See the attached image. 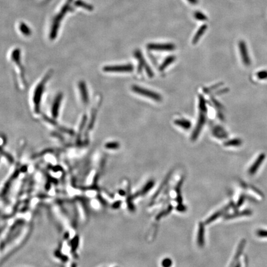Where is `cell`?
I'll use <instances>...</instances> for the list:
<instances>
[{
	"label": "cell",
	"instance_id": "6da1fadb",
	"mask_svg": "<svg viewBox=\"0 0 267 267\" xmlns=\"http://www.w3.org/2000/svg\"><path fill=\"white\" fill-rule=\"evenodd\" d=\"M50 75H51V73L49 72V73L47 74L45 77H44V78L42 80V81L36 87L35 90L34 91L33 101H34V110L37 113H38L40 112L41 98H42V97L43 95L44 87L45 86V84H46Z\"/></svg>",
	"mask_w": 267,
	"mask_h": 267
},
{
	"label": "cell",
	"instance_id": "7a4b0ae2",
	"mask_svg": "<svg viewBox=\"0 0 267 267\" xmlns=\"http://www.w3.org/2000/svg\"><path fill=\"white\" fill-rule=\"evenodd\" d=\"M132 90L139 95L151 98L156 101H161L162 100V97L159 93L137 86H132Z\"/></svg>",
	"mask_w": 267,
	"mask_h": 267
},
{
	"label": "cell",
	"instance_id": "3957f363",
	"mask_svg": "<svg viewBox=\"0 0 267 267\" xmlns=\"http://www.w3.org/2000/svg\"><path fill=\"white\" fill-rule=\"evenodd\" d=\"M103 71L107 72H130L134 68L131 64L119 66H106L103 68Z\"/></svg>",
	"mask_w": 267,
	"mask_h": 267
},
{
	"label": "cell",
	"instance_id": "277c9868",
	"mask_svg": "<svg viewBox=\"0 0 267 267\" xmlns=\"http://www.w3.org/2000/svg\"><path fill=\"white\" fill-rule=\"evenodd\" d=\"M147 47L150 50L162 51H171L176 48V46L173 43H149Z\"/></svg>",
	"mask_w": 267,
	"mask_h": 267
},
{
	"label": "cell",
	"instance_id": "5b68a950",
	"mask_svg": "<svg viewBox=\"0 0 267 267\" xmlns=\"http://www.w3.org/2000/svg\"><path fill=\"white\" fill-rule=\"evenodd\" d=\"M205 112H203V111H200V113L199 115V119H198V122L197 124V126L195 128V130L192 134V141H195L196 140H197V137H199L200 133L202 130V129L203 127V126H204L205 121H206V118H205Z\"/></svg>",
	"mask_w": 267,
	"mask_h": 267
},
{
	"label": "cell",
	"instance_id": "8992f818",
	"mask_svg": "<svg viewBox=\"0 0 267 267\" xmlns=\"http://www.w3.org/2000/svg\"><path fill=\"white\" fill-rule=\"evenodd\" d=\"M134 55H135V57H136V58L137 59V60L139 61L141 66L144 67L145 69V71H146L147 73L148 74V75L150 77H153V73L152 71L151 70V68L149 67V66L147 65L144 58L142 56V53L141 52V51L140 50H136L134 52Z\"/></svg>",
	"mask_w": 267,
	"mask_h": 267
},
{
	"label": "cell",
	"instance_id": "52a82bcc",
	"mask_svg": "<svg viewBox=\"0 0 267 267\" xmlns=\"http://www.w3.org/2000/svg\"><path fill=\"white\" fill-rule=\"evenodd\" d=\"M239 46L240 49V53H241V56L242 57L243 63L246 66H249L251 64V60L249 57L248 51L247 49L246 43H244V42L241 41L239 43Z\"/></svg>",
	"mask_w": 267,
	"mask_h": 267
},
{
	"label": "cell",
	"instance_id": "ba28073f",
	"mask_svg": "<svg viewBox=\"0 0 267 267\" xmlns=\"http://www.w3.org/2000/svg\"><path fill=\"white\" fill-rule=\"evenodd\" d=\"M63 99V95L61 93H58V95L55 97L54 102L53 103L51 108V113L54 118H57L59 113V110L61 106V101Z\"/></svg>",
	"mask_w": 267,
	"mask_h": 267
},
{
	"label": "cell",
	"instance_id": "9c48e42d",
	"mask_svg": "<svg viewBox=\"0 0 267 267\" xmlns=\"http://www.w3.org/2000/svg\"><path fill=\"white\" fill-rule=\"evenodd\" d=\"M265 158V155L264 153H262L261 155H260V156L258 157L256 161L254 162V165L250 168L249 170V173L251 175H254L255 173V172L258 169L259 166L261 165L262 163L264 161Z\"/></svg>",
	"mask_w": 267,
	"mask_h": 267
},
{
	"label": "cell",
	"instance_id": "30bf717a",
	"mask_svg": "<svg viewBox=\"0 0 267 267\" xmlns=\"http://www.w3.org/2000/svg\"><path fill=\"white\" fill-rule=\"evenodd\" d=\"M79 89L81 92V97L84 103L87 104L89 101V95L87 89L86 84L84 82H81L79 84Z\"/></svg>",
	"mask_w": 267,
	"mask_h": 267
},
{
	"label": "cell",
	"instance_id": "8fae6325",
	"mask_svg": "<svg viewBox=\"0 0 267 267\" xmlns=\"http://www.w3.org/2000/svg\"><path fill=\"white\" fill-rule=\"evenodd\" d=\"M207 29V25L206 24H203V25H202L199 28V29L196 32V34L195 36L194 37L193 39H192V44L196 45L199 41L200 38L202 37V36L205 32Z\"/></svg>",
	"mask_w": 267,
	"mask_h": 267
},
{
	"label": "cell",
	"instance_id": "7c38bea8",
	"mask_svg": "<svg viewBox=\"0 0 267 267\" xmlns=\"http://www.w3.org/2000/svg\"><path fill=\"white\" fill-rule=\"evenodd\" d=\"M197 242H198V244L200 247L203 246V245H204V226L202 223H200L199 224Z\"/></svg>",
	"mask_w": 267,
	"mask_h": 267
},
{
	"label": "cell",
	"instance_id": "4fadbf2b",
	"mask_svg": "<svg viewBox=\"0 0 267 267\" xmlns=\"http://www.w3.org/2000/svg\"><path fill=\"white\" fill-rule=\"evenodd\" d=\"M174 124L185 130L189 129L191 127V123L189 121L184 119H176L174 121Z\"/></svg>",
	"mask_w": 267,
	"mask_h": 267
},
{
	"label": "cell",
	"instance_id": "5bb4252c",
	"mask_svg": "<svg viewBox=\"0 0 267 267\" xmlns=\"http://www.w3.org/2000/svg\"><path fill=\"white\" fill-rule=\"evenodd\" d=\"M232 203H230L228 206H227L226 207H225V208H223V209H222L221 210H220V211H217V212H216L215 214H213L212 216H211L207 221H206V223L207 224H209V223H210L211 222H212V221H213L214 220H215L217 218H218L219 217H220L222 214H223V213L225 212V211H226V210H228V209H229V208L232 205Z\"/></svg>",
	"mask_w": 267,
	"mask_h": 267
},
{
	"label": "cell",
	"instance_id": "9a60e30c",
	"mask_svg": "<svg viewBox=\"0 0 267 267\" xmlns=\"http://www.w3.org/2000/svg\"><path fill=\"white\" fill-rule=\"evenodd\" d=\"M176 60V57L174 56H170L168 57L165 59V60L163 61V63L162 64V65L159 66V71H164L165 68H166L168 66H170L172 63H173Z\"/></svg>",
	"mask_w": 267,
	"mask_h": 267
},
{
	"label": "cell",
	"instance_id": "2e32d148",
	"mask_svg": "<svg viewBox=\"0 0 267 267\" xmlns=\"http://www.w3.org/2000/svg\"><path fill=\"white\" fill-rule=\"evenodd\" d=\"M213 134H214L218 138H223L227 137V134L226 132L220 127L217 126L215 128H214L213 130Z\"/></svg>",
	"mask_w": 267,
	"mask_h": 267
},
{
	"label": "cell",
	"instance_id": "e0dca14e",
	"mask_svg": "<svg viewBox=\"0 0 267 267\" xmlns=\"http://www.w3.org/2000/svg\"><path fill=\"white\" fill-rule=\"evenodd\" d=\"M251 214V211L250 210H245L244 211L240 212V213H234V215H229L226 217V218L227 219L234 218H236L237 217L244 216V215H249Z\"/></svg>",
	"mask_w": 267,
	"mask_h": 267
},
{
	"label": "cell",
	"instance_id": "ac0fdd59",
	"mask_svg": "<svg viewBox=\"0 0 267 267\" xmlns=\"http://www.w3.org/2000/svg\"><path fill=\"white\" fill-rule=\"evenodd\" d=\"M242 141L241 139H232L225 143V146H239L241 145Z\"/></svg>",
	"mask_w": 267,
	"mask_h": 267
},
{
	"label": "cell",
	"instance_id": "d6986e66",
	"mask_svg": "<svg viewBox=\"0 0 267 267\" xmlns=\"http://www.w3.org/2000/svg\"><path fill=\"white\" fill-rule=\"evenodd\" d=\"M154 185V182L153 181H150L147 183V184L145 185L144 189L141 192V194H145L148 191H149Z\"/></svg>",
	"mask_w": 267,
	"mask_h": 267
},
{
	"label": "cell",
	"instance_id": "ffe728a7",
	"mask_svg": "<svg viewBox=\"0 0 267 267\" xmlns=\"http://www.w3.org/2000/svg\"><path fill=\"white\" fill-rule=\"evenodd\" d=\"M120 145L119 143L116 142H108L106 143V144L105 145V147L107 149H110V150H115V149H118V148H119Z\"/></svg>",
	"mask_w": 267,
	"mask_h": 267
},
{
	"label": "cell",
	"instance_id": "44dd1931",
	"mask_svg": "<svg viewBox=\"0 0 267 267\" xmlns=\"http://www.w3.org/2000/svg\"><path fill=\"white\" fill-rule=\"evenodd\" d=\"M194 17L196 19L200 21H205L207 20V17L202 13L200 11H196L194 13Z\"/></svg>",
	"mask_w": 267,
	"mask_h": 267
},
{
	"label": "cell",
	"instance_id": "7402d4cb",
	"mask_svg": "<svg viewBox=\"0 0 267 267\" xmlns=\"http://www.w3.org/2000/svg\"><path fill=\"white\" fill-rule=\"evenodd\" d=\"M244 245H245V241H243L241 242V244H240V246H239V249H238V252H237V254H236V256H235V258H234V260H233V263H234L236 262V260L238 258V257H239V256L240 255V254H241V251L243 250V248H244Z\"/></svg>",
	"mask_w": 267,
	"mask_h": 267
},
{
	"label": "cell",
	"instance_id": "603a6c76",
	"mask_svg": "<svg viewBox=\"0 0 267 267\" xmlns=\"http://www.w3.org/2000/svg\"><path fill=\"white\" fill-rule=\"evenodd\" d=\"M172 261L170 258H165L162 262V265L163 267H171L172 265Z\"/></svg>",
	"mask_w": 267,
	"mask_h": 267
},
{
	"label": "cell",
	"instance_id": "cb8c5ba5",
	"mask_svg": "<svg viewBox=\"0 0 267 267\" xmlns=\"http://www.w3.org/2000/svg\"><path fill=\"white\" fill-rule=\"evenodd\" d=\"M257 76L260 79H267V71H261L257 74Z\"/></svg>",
	"mask_w": 267,
	"mask_h": 267
},
{
	"label": "cell",
	"instance_id": "d4e9b609",
	"mask_svg": "<svg viewBox=\"0 0 267 267\" xmlns=\"http://www.w3.org/2000/svg\"><path fill=\"white\" fill-rule=\"evenodd\" d=\"M257 234L259 237H267V231L266 230H262V229L258 230Z\"/></svg>",
	"mask_w": 267,
	"mask_h": 267
},
{
	"label": "cell",
	"instance_id": "484cf974",
	"mask_svg": "<svg viewBox=\"0 0 267 267\" xmlns=\"http://www.w3.org/2000/svg\"><path fill=\"white\" fill-rule=\"evenodd\" d=\"M78 241H79L78 238L77 237L73 239V241L72 242V248L74 249H75L77 248V246L78 245Z\"/></svg>",
	"mask_w": 267,
	"mask_h": 267
},
{
	"label": "cell",
	"instance_id": "4316f807",
	"mask_svg": "<svg viewBox=\"0 0 267 267\" xmlns=\"http://www.w3.org/2000/svg\"><path fill=\"white\" fill-rule=\"evenodd\" d=\"M244 200H245V197H244V196H241V198L239 199L238 202H237V205H236V207H239L240 206H241V205L243 203Z\"/></svg>",
	"mask_w": 267,
	"mask_h": 267
},
{
	"label": "cell",
	"instance_id": "83f0119b",
	"mask_svg": "<svg viewBox=\"0 0 267 267\" xmlns=\"http://www.w3.org/2000/svg\"><path fill=\"white\" fill-rule=\"evenodd\" d=\"M188 1L192 5H197L199 3V0H188Z\"/></svg>",
	"mask_w": 267,
	"mask_h": 267
},
{
	"label": "cell",
	"instance_id": "f1b7e54d",
	"mask_svg": "<svg viewBox=\"0 0 267 267\" xmlns=\"http://www.w3.org/2000/svg\"><path fill=\"white\" fill-rule=\"evenodd\" d=\"M120 205H121V201H119V202H116V203L113 205V207L114 208H118V207L120 206Z\"/></svg>",
	"mask_w": 267,
	"mask_h": 267
},
{
	"label": "cell",
	"instance_id": "f546056e",
	"mask_svg": "<svg viewBox=\"0 0 267 267\" xmlns=\"http://www.w3.org/2000/svg\"><path fill=\"white\" fill-rule=\"evenodd\" d=\"M179 211H184V210H185V208L183 206V205H180V206H179V207H177V208Z\"/></svg>",
	"mask_w": 267,
	"mask_h": 267
},
{
	"label": "cell",
	"instance_id": "4dcf8cb0",
	"mask_svg": "<svg viewBox=\"0 0 267 267\" xmlns=\"http://www.w3.org/2000/svg\"><path fill=\"white\" fill-rule=\"evenodd\" d=\"M119 192H121V193H119L121 195H124V192H123V191H119Z\"/></svg>",
	"mask_w": 267,
	"mask_h": 267
},
{
	"label": "cell",
	"instance_id": "1f68e13d",
	"mask_svg": "<svg viewBox=\"0 0 267 267\" xmlns=\"http://www.w3.org/2000/svg\"><path fill=\"white\" fill-rule=\"evenodd\" d=\"M236 267H240V265H239V264H238V265H237V266Z\"/></svg>",
	"mask_w": 267,
	"mask_h": 267
}]
</instances>
